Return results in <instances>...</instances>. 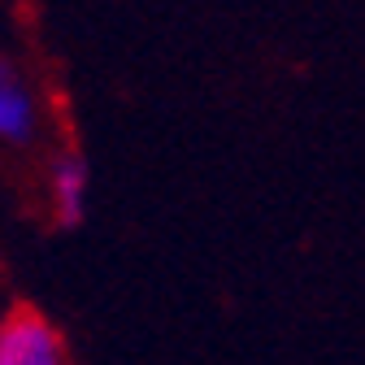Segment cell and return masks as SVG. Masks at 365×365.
Returning <instances> with one entry per match:
<instances>
[{
  "mask_svg": "<svg viewBox=\"0 0 365 365\" xmlns=\"http://www.w3.org/2000/svg\"><path fill=\"white\" fill-rule=\"evenodd\" d=\"M91 200V165L78 148H57L43 170V205L57 231H78Z\"/></svg>",
  "mask_w": 365,
  "mask_h": 365,
  "instance_id": "3",
  "label": "cell"
},
{
  "mask_svg": "<svg viewBox=\"0 0 365 365\" xmlns=\"http://www.w3.org/2000/svg\"><path fill=\"white\" fill-rule=\"evenodd\" d=\"M5 313H9V300H5V283H0V322H5Z\"/></svg>",
  "mask_w": 365,
  "mask_h": 365,
  "instance_id": "4",
  "label": "cell"
},
{
  "mask_svg": "<svg viewBox=\"0 0 365 365\" xmlns=\"http://www.w3.org/2000/svg\"><path fill=\"white\" fill-rule=\"evenodd\" d=\"M0 365H74L66 331L35 304H9L0 322Z\"/></svg>",
  "mask_w": 365,
  "mask_h": 365,
  "instance_id": "1",
  "label": "cell"
},
{
  "mask_svg": "<svg viewBox=\"0 0 365 365\" xmlns=\"http://www.w3.org/2000/svg\"><path fill=\"white\" fill-rule=\"evenodd\" d=\"M39 135H43V101L35 78L18 61L0 57V148L26 153L39 144Z\"/></svg>",
  "mask_w": 365,
  "mask_h": 365,
  "instance_id": "2",
  "label": "cell"
}]
</instances>
